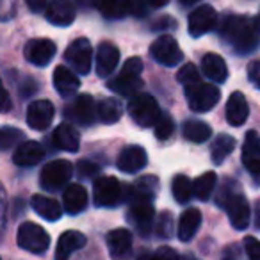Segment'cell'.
I'll list each match as a JSON object with an SVG mask.
<instances>
[{"label": "cell", "mask_w": 260, "mask_h": 260, "mask_svg": "<svg viewBox=\"0 0 260 260\" xmlns=\"http://www.w3.org/2000/svg\"><path fill=\"white\" fill-rule=\"evenodd\" d=\"M9 107H11V102H9V94H8V91H6L4 93V107H2V111L8 112Z\"/></svg>", "instance_id": "47"}, {"label": "cell", "mask_w": 260, "mask_h": 260, "mask_svg": "<svg viewBox=\"0 0 260 260\" xmlns=\"http://www.w3.org/2000/svg\"><path fill=\"white\" fill-rule=\"evenodd\" d=\"M235 148V139L228 134H219L214 139L212 145V160L214 164H223V160L234 152Z\"/></svg>", "instance_id": "35"}, {"label": "cell", "mask_w": 260, "mask_h": 260, "mask_svg": "<svg viewBox=\"0 0 260 260\" xmlns=\"http://www.w3.org/2000/svg\"><path fill=\"white\" fill-rule=\"evenodd\" d=\"M152 260H180V256H178V253L175 251L173 248L162 246V248H159L155 253H153Z\"/></svg>", "instance_id": "42"}, {"label": "cell", "mask_w": 260, "mask_h": 260, "mask_svg": "<svg viewBox=\"0 0 260 260\" xmlns=\"http://www.w3.org/2000/svg\"><path fill=\"white\" fill-rule=\"evenodd\" d=\"M30 205H32V209L36 210L41 217H45V219H48V221H57L62 214L59 203L52 198H47V196H43V194H34L32 200H30Z\"/></svg>", "instance_id": "30"}, {"label": "cell", "mask_w": 260, "mask_h": 260, "mask_svg": "<svg viewBox=\"0 0 260 260\" xmlns=\"http://www.w3.org/2000/svg\"><path fill=\"white\" fill-rule=\"evenodd\" d=\"M223 207L226 209L228 216H230V223L235 230H244L249 224V205L242 194L232 192L226 198V202L223 203Z\"/></svg>", "instance_id": "13"}, {"label": "cell", "mask_w": 260, "mask_h": 260, "mask_svg": "<svg viewBox=\"0 0 260 260\" xmlns=\"http://www.w3.org/2000/svg\"><path fill=\"white\" fill-rule=\"evenodd\" d=\"M253 25H255V29L260 32V13L256 15V18H255V22H253Z\"/></svg>", "instance_id": "49"}, {"label": "cell", "mask_w": 260, "mask_h": 260, "mask_svg": "<svg viewBox=\"0 0 260 260\" xmlns=\"http://www.w3.org/2000/svg\"><path fill=\"white\" fill-rule=\"evenodd\" d=\"M242 164H244V168L253 177H260V138L253 130H249L244 138Z\"/></svg>", "instance_id": "18"}, {"label": "cell", "mask_w": 260, "mask_h": 260, "mask_svg": "<svg viewBox=\"0 0 260 260\" xmlns=\"http://www.w3.org/2000/svg\"><path fill=\"white\" fill-rule=\"evenodd\" d=\"M141 73H143V61L139 57H130L123 64L118 77L109 80L107 87L114 91V93L121 94V96L134 98L136 94H139V91L143 87Z\"/></svg>", "instance_id": "2"}, {"label": "cell", "mask_w": 260, "mask_h": 260, "mask_svg": "<svg viewBox=\"0 0 260 260\" xmlns=\"http://www.w3.org/2000/svg\"><path fill=\"white\" fill-rule=\"evenodd\" d=\"M173 130H175L173 119H171L170 116L162 114L159 121H157V125H155V138L160 139V141H166L168 138H171V136H173Z\"/></svg>", "instance_id": "39"}, {"label": "cell", "mask_w": 260, "mask_h": 260, "mask_svg": "<svg viewBox=\"0 0 260 260\" xmlns=\"http://www.w3.org/2000/svg\"><path fill=\"white\" fill-rule=\"evenodd\" d=\"M171 191H173V196L177 200V203H187L191 200V196L194 194L192 192V182L189 180V177L185 175H177L171 182Z\"/></svg>", "instance_id": "36"}, {"label": "cell", "mask_w": 260, "mask_h": 260, "mask_svg": "<svg viewBox=\"0 0 260 260\" xmlns=\"http://www.w3.org/2000/svg\"><path fill=\"white\" fill-rule=\"evenodd\" d=\"M79 2H84V0H79Z\"/></svg>", "instance_id": "52"}, {"label": "cell", "mask_w": 260, "mask_h": 260, "mask_svg": "<svg viewBox=\"0 0 260 260\" xmlns=\"http://www.w3.org/2000/svg\"><path fill=\"white\" fill-rule=\"evenodd\" d=\"M153 216H155V210H153L152 200H132L128 217L143 235H148L152 230Z\"/></svg>", "instance_id": "11"}, {"label": "cell", "mask_w": 260, "mask_h": 260, "mask_svg": "<svg viewBox=\"0 0 260 260\" xmlns=\"http://www.w3.org/2000/svg\"><path fill=\"white\" fill-rule=\"evenodd\" d=\"M202 72L205 77H209L214 84H221L226 80L228 77V68L224 64L223 57L217 54H207L202 59Z\"/></svg>", "instance_id": "27"}, {"label": "cell", "mask_w": 260, "mask_h": 260, "mask_svg": "<svg viewBox=\"0 0 260 260\" xmlns=\"http://www.w3.org/2000/svg\"><path fill=\"white\" fill-rule=\"evenodd\" d=\"M138 260H152V255H150V253H141V255L138 256Z\"/></svg>", "instance_id": "48"}, {"label": "cell", "mask_w": 260, "mask_h": 260, "mask_svg": "<svg viewBox=\"0 0 260 260\" xmlns=\"http://www.w3.org/2000/svg\"><path fill=\"white\" fill-rule=\"evenodd\" d=\"M168 2H170V0H148V4L152 6V8H162Z\"/></svg>", "instance_id": "46"}, {"label": "cell", "mask_w": 260, "mask_h": 260, "mask_svg": "<svg viewBox=\"0 0 260 260\" xmlns=\"http://www.w3.org/2000/svg\"><path fill=\"white\" fill-rule=\"evenodd\" d=\"M45 157V148L40 145L38 141H25L22 145L16 146L15 155H13V160H15L16 166H34L38 164L41 159Z\"/></svg>", "instance_id": "21"}, {"label": "cell", "mask_w": 260, "mask_h": 260, "mask_svg": "<svg viewBox=\"0 0 260 260\" xmlns=\"http://www.w3.org/2000/svg\"><path fill=\"white\" fill-rule=\"evenodd\" d=\"M244 249L248 253L249 260H260V241H256L255 237L248 235L244 239Z\"/></svg>", "instance_id": "41"}, {"label": "cell", "mask_w": 260, "mask_h": 260, "mask_svg": "<svg viewBox=\"0 0 260 260\" xmlns=\"http://www.w3.org/2000/svg\"><path fill=\"white\" fill-rule=\"evenodd\" d=\"M52 139H54V145L57 146L59 150H62V152L73 153V152H77L80 146L79 130L73 125H70V123H61V125H57V128L54 130Z\"/></svg>", "instance_id": "20"}, {"label": "cell", "mask_w": 260, "mask_h": 260, "mask_svg": "<svg viewBox=\"0 0 260 260\" xmlns=\"http://www.w3.org/2000/svg\"><path fill=\"white\" fill-rule=\"evenodd\" d=\"M150 54L162 66H175L184 59V54H182L177 40L168 36V34H164V36L157 38L153 41V45L150 47Z\"/></svg>", "instance_id": "8"}, {"label": "cell", "mask_w": 260, "mask_h": 260, "mask_svg": "<svg viewBox=\"0 0 260 260\" xmlns=\"http://www.w3.org/2000/svg\"><path fill=\"white\" fill-rule=\"evenodd\" d=\"M255 25L242 16H226L221 23V38L239 54H249L258 45Z\"/></svg>", "instance_id": "1"}, {"label": "cell", "mask_w": 260, "mask_h": 260, "mask_svg": "<svg viewBox=\"0 0 260 260\" xmlns=\"http://www.w3.org/2000/svg\"><path fill=\"white\" fill-rule=\"evenodd\" d=\"M159 180L155 177H143L130 187V200H152L157 191Z\"/></svg>", "instance_id": "31"}, {"label": "cell", "mask_w": 260, "mask_h": 260, "mask_svg": "<svg viewBox=\"0 0 260 260\" xmlns=\"http://www.w3.org/2000/svg\"><path fill=\"white\" fill-rule=\"evenodd\" d=\"M248 77H249V80H251V82L255 84V86L260 89V59H258V61L249 62V66H248Z\"/></svg>", "instance_id": "44"}, {"label": "cell", "mask_w": 260, "mask_h": 260, "mask_svg": "<svg viewBox=\"0 0 260 260\" xmlns=\"http://www.w3.org/2000/svg\"><path fill=\"white\" fill-rule=\"evenodd\" d=\"M77 171H79V175L82 178H89V177H93L94 173H98V168L94 166L93 162H89V160H80L79 162V166H77Z\"/></svg>", "instance_id": "43"}, {"label": "cell", "mask_w": 260, "mask_h": 260, "mask_svg": "<svg viewBox=\"0 0 260 260\" xmlns=\"http://www.w3.org/2000/svg\"><path fill=\"white\" fill-rule=\"evenodd\" d=\"M54 105L48 100H36L27 109V125L32 130H47L54 119Z\"/></svg>", "instance_id": "14"}, {"label": "cell", "mask_w": 260, "mask_h": 260, "mask_svg": "<svg viewBox=\"0 0 260 260\" xmlns=\"http://www.w3.org/2000/svg\"><path fill=\"white\" fill-rule=\"evenodd\" d=\"M91 2L109 20L123 18L132 9V0H91Z\"/></svg>", "instance_id": "28"}, {"label": "cell", "mask_w": 260, "mask_h": 260, "mask_svg": "<svg viewBox=\"0 0 260 260\" xmlns=\"http://www.w3.org/2000/svg\"><path fill=\"white\" fill-rule=\"evenodd\" d=\"M22 139H23V134L18 128L2 126V130H0V146H2V150H9L18 141H22Z\"/></svg>", "instance_id": "38"}, {"label": "cell", "mask_w": 260, "mask_h": 260, "mask_svg": "<svg viewBox=\"0 0 260 260\" xmlns=\"http://www.w3.org/2000/svg\"><path fill=\"white\" fill-rule=\"evenodd\" d=\"M200 224H202V212L198 209H187L178 221V239L182 242L191 241L198 232Z\"/></svg>", "instance_id": "29"}, {"label": "cell", "mask_w": 260, "mask_h": 260, "mask_svg": "<svg viewBox=\"0 0 260 260\" xmlns=\"http://www.w3.org/2000/svg\"><path fill=\"white\" fill-rule=\"evenodd\" d=\"M185 96H187L189 107L194 112H209L216 107V104L221 98L219 87L214 84H196V86L185 87Z\"/></svg>", "instance_id": "5"}, {"label": "cell", "mask_w": 260, "mask_h": 260, "mask_svg": "<svg viewBox=\"0 0 260 260\" xmlns=\"http://www.w3.org/2000/svg\"><path fill=\"white\" fill-rule=\"evenodd\" d=\"M249 114V107L248 102H246V96L241 93V91H235V93L230 94L226 104V119L232 126H241L242 123L248 119Z\"/></svg>", "instance_id": "24"}, {"label": "cell", "mask_w": 260, "mask_h": 260, "mask_svg": "<svg viewBox=\"0 0 260 260\" xmlns=\"http://www.w3.org/2000/svg\"><path fill=\"white\" fill-rule=\"evenodd\" d=\"M93 196H94V203L98 207H116L121 202L123 187L118 178L100 177L94 182Z\"/></svg>", "instance_id": "9"}, {"label": "cell", "mask_w": 260, "mask_h": 260, "mask_svg": "<svg viewBox=\"0 0 260 260\" xmlns=\"http://www.w3.org/2000/svg\"><path fill=\"white\" fill-rule=\"evenodd\" d=\"M72 173L73 168L68 160H52L47 166H43L40 182L45 189L55 191V189H61L68 184V180L72 178Z\"/></svg>", "instance_id": "7"}, {"label": "cell", "mask_w": 260, "mask_h": 260, "mask_svg": "<svg viewBox=\"0 0 260 260\" xmlns=\"http://www.w3.org/2000/svg\"><path fill=\"white\" fill-rule=\"evenodd\" d=\"M107 249L112 260H125L128 258L132 251V234L125 228H116L107 234Z\"/></svg>", "instance_id": "15"}, {"label": "cell", "mask_w": 260, "mask_h": 260, "mask_svg": "<svg viewBox=\"0 0 260 260\" xmlns=\"http://www.w3.org/2000/svg\"><path fill=\"white\" fill-rule=\"evenodd\" d=\"M23 54L29 62L34 66H47L55 55V45L52 40L40 38V40H30L23 48Z\"/></svg>", "instance_id": "12"}, {"label": "cell", "mask_w": 260, "mask_h": 260, "mask_svg": "<svg viewBox=\"0 0 260 260\" xmlns=\"http://www.w3.org/2000/svg\"><path fill=\"white\" fill-rule=\"evenodd\" d=\"M171 230H173V217H171L170 212L164 210L159 216V221H157V232H159L162 237H170Z\"/></svg>", "instance_id": "40"}, {"label": "cell", "mask_w": 260, "mask_h": 260, "mask_svg": "<svg viewBox=\"0 0 260 260\" xmlns=\"http://www.w3.org/2000/svg\"><path fill=\"white\" fill-rule=\"evenodd\" d=\"M16 241H18L20 248L27 249L30 253H36V255H41L48 249V244H50V235L36 223H22L18 228V234H16Z\"/></svg>", "instance_id": "4"}, {"label": "cell", "mask_w": 260, "mask_h": 260, "mask_svg": "<svg viewBox=\"0 0 260 260\" xmlns=\"http://www.w3.org/2000/svg\"><path fill=\"white\" fill-rule=\"evenodd\" d=\"M212 130L207 123L200 119H189L184 123V138L192 143H205L210 138Z\"/></svg>", "instance_id": "32"}, {"label": "cell", "mask_w": 260, "mask_h": 260, "mask_svg": "<svg viewBox=\"0 0 260 260\" xmlns=\"http://www.w3.org/2000/svg\"><path fill=\"white\" fill-rule=\"evenodd\" d=\"M128 114L134 119L136 125L139 126H155L160 116H162L155 98L146 93H139L134 98H130Z\"/></svg>", "instance_id": "3"}, {"label": "cell", "mask_w": 260, "mask_h": 260, "mask_svg": "<svg viewBox=\"0 0 260 260\" xmlns=\"http://www.w3.org/2000/svg\"><path fill=\"white\" fill-rule=\"evenodd\" d=\"M177 80L185 87H191V86H196L200 84V73L196 70V66L192 62H185L177 73Z\"/></svg>", "instance_id": "37"}, {"label": "cell", "mask_w": 260, "mask_h": 260, "mask_svg": "<svg viewBox=\"0 0 260 260\" xmlns=\"http://www.w3.org/2000/svg\"><path fill=\"white\" fill-rule=\"evenodd\" d=\"M180 260H198V258H196L194 255H191V253H187V255H184V256H182Z\"/></svg>", "instance_id": "51"}, {"label": "cell", "mask_w": 260, "mask_h": 260, "mask_svg": "<svg viewBox=\"0 0 260 260\" xmlns=\"http://www.w3.org/2000/svg\"><path fill=\"white\" fill-rule=\"evenodd\" d=\"M146 162H148V155H146L145 148L138 145H130L121 150L118 160H116V166L123 173H136V171L143 170Z\"/></svg>", "instance_id": "16"}, {"label": "cell", "mask_w": 260, "mask_h": 260, "mask_svg": "<svg viewBox=\"0 0 260 260\" xmlns=\"http://www.w3.org/2000/svg\"><path fill=\"white\" fill-rule=\"evenodd\" d=\"M64 59H66V62L72 66L75 73H79V75L89 73L91 61H93V48H91V43L86 38L75 40L66 48Z\"/></svg>", "instance_id": "6"}, {"label": "cell", "mask_w": 260, "mask_h": 260, "mask_svg": "<svg viewBox=\"0 0 260 260\" xmlns=\"http://www.w3.org/2000/svg\"><path fill=\"white\" fill-rule=\"evenodd\" d=\"M182 6H191V4H194V2H198V0H178Z\"/></svg>", "instance_id": "50"}, {"label": "cell", "mask_w": 260, "mask_h": 260, "mask_svg": "<svg viewBox=\"0 0 260 260\" xmlns=\"http://www.w3.org/2000/svg\"><path fill=\"white\" fill-rule=\"evenodd\" d=\"M45 15L52 25L68 27L75 20V6L72 4V0H50Z\"/></svg>", "instance_id": "17"}, {"label": "cell", "mask_w": 260, "mask_h": 260, "mask_svg": "<svg viewBox=\"0 0 260 260\" xmlns=\"http://www.w3.org/2000/svg\"><path fill=\"white\" fill-rule=\"evenodd\" d=\"M119 61V50L112 43L105 41L98 47L96 52V73L100 77H109Z\"/></svg>", "instance_id": "22"}, {"label": "cell", "mask_w": 260, "mask_h": 260, "mask_svg": "<svg viewBox=\"0 0 260 260\" xmlns=\"http://www.w3.org/2000/svg\"><path fill=\"white\" fill-rule=\"evenodd\" d=\"M121 114H123L121 104L118 100H114V98H105L98 105V118L105 125H112V123L119 121Z\"/></svg>", "instance_id": "34"}, {"label": "cell", "mask_w": 260, "mask_h": 260, "mask_svg": "<svg viewBox=\"0 0 260 260\" xmlns=\"http://www.w3.org/2000/svg\"><path fill=\"white\" fill-rule=\"evenodd\" d=\"M54 87L61 96L68 98L72 94H75L77 89L80 87L79 77L66 66H57L54 70Z\"/></svg>", "instance_id": "25"}, {"label": "cell", "mask_w": 260, "mask_h": 260, "mask_svg": "<svg viewBox=\"0 0 260 260\" xmlns=\"http://www.w3.org/2000/svg\"><path fill=\"white\" fill-rule=\"evenodd\" d=\"M62 203H64V210L68 214H80L87 205L86 187H82L80 184L68 185L62 194Z\"/></svg>", "instance_id": "26"}, {"label": "cell", "mask_w": 260, "mask_h": 260, "mask_svg": "<svg viewBox=\"0 0 260 260\" xmlns=\"http://www.w3.org/2000/svg\"><path fill=\"white\" fill-rule=\"evenodd\" d=\"M217 23V13L212 6H200L198 9L189 15V22H187V27H189V34L192 38H200L203 34L210 32V30L216 27Z\"/></svg>", "instance_id": "10"}, {"label": "cell", "mask_w": 260, "mask_h": 260, "mask_svg": "<svg viewBox=\"0 0 260 260\" xmlns=\"http://www.w3.org/2000/svg\"><path fill=\"white\" fill-rule=\"evenodd\" d=\"M216 182H217L216 173L207 171V173H203L202 177H198L194 182H192V192H194V196L198 200L207 202V200L212 196L214 189H216Z\"/></svg>", "instance_id": "33"}, {"label": "cell", "mask_w": 260, "mask_h": 260, "mask_svg": "<svg viewBox=\"0 0 260 260\" xmlns=\"http://www.w3.org/2000/svg\"><path fill=\"white\" fill-rule=\"evenodd\" d=\"M72 116L80 125H93L98 116V109L94 107V102L91 94H79L72 105Z\"/></svg>", "instance_id": "23"}, {"label": "cell", "mask_w": 260, "mask_h": 260, "mask_svg": "<svg viewBox=\"0 0 260 260\" xmlns=\"http://www.w3.org/2000/svg\"><path fill=\"white\" fill-rule=\"evenodd\" d=\"M27 2V6H29V9L32 13H43V11H47V8H48V0H25Z\"/></svg>", "instance_id": "45"}, {"label": "cell", "mask_w": 260, "mask_h": 260, "mask_svg": "<svg viewBox=\"0 0 260 260\" xmlns=\"http://www.w3.org/2000/svg\"><path fill=\"white\" fill-rule=\"evenodd\" d=\"M86 235L79 230H66L61 234L55 248V260H68L72 253L79 251L86 246Z\"/></svg>", "instance_id": "19"}]
</instances>
